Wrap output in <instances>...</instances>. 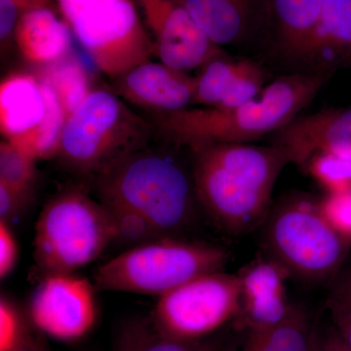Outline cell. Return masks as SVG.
Segmentation results:
<instances>
[{
  "label": "cell",
  "mask_w": 351,
  "mask_h": 351,
  "mask_svg": "<svg viewBox=\"0 0 351 351\" xmlns=\"http://www.w3.org/2000/svg\"><path fill=\"white\" fill-rule=\"evenodd\" d=\"M198 203L219 228L241 234L270 211L279 175L289 159L274 145L208 144L189 147Z\"/></svg>",
  "instance_id": "6da1fadb"
},
{
  "label": "cell",
  "mask_w": 351,
  "mask_h": 351,
  "mask_svg": "<svg viewBox=\"0 0 351 351\" xmlns=\"http://www.w3.org/2000/svg\"><path fill=\"white\" fill-rule=\"evenodd\" d=\"M332 73H290L279 76L257 98L233 108H186L154 113L152 124L179 147L252 144L270 137L311 105Z\"/></svg>",
  "instance_id": "7a4b0ae2"
},
{
  "label": "cell",
  "mask_w": 351,
  "mask_h": 351,
  "mask_svg": "<svg viewBox=\"0 0 351 351\" xmlns=\"http://www.w3.org/2000/svg\"><path fill=\"white\" fill-rule=\"evenodd\" d=\"M91 180L100 202L132 208L165 237L184 232L199 204L191 173L173 157L149 147Z\"/></svg>",
  "instance_id": "3957f363"
},
{
  "label": "cell",
  "mask_w": 351,
  "mask_h": 351,
  "mask_svg": "<svg viewBox=\"0 0 351 351\" xmlns=\"http://www.w3.org/2000/svg\"><path fill=\"white\" fill-rule=\"evenodd\" d=\"M154 132L152 122L113 90L94 88L66 119L56 158L71 172L93 179L147 149Z\"/></svg>",
  "instance_id": "277c9868"
},
{
  "label": "cell",
  "mask_w": 351,
  "mask_h": 351,
  "mask_svg": "<svg viewBox=\"0 0 351 351\" xmlns=\"http://www.w3.org/2000/svg\"><path fill=\"white\" fill-rule=\"evenodd\" d=\"M114 239L110 215L83 186L53 196L36 225L34 260L40 280L71 274L93 262Z\"/></svg>",
  "instance_id": "5b68a950"
},
{
  "label": "cell",
  "mask_w": 351,
  "mask_h": 351,
  "mask_svg": "<svg viewBox=\"0 0 351 351\" xmlns=\"http://www.w3.org/2000/svg\"><path fill=\"white\" fill-rule=\"evenodd\" d=\"M228 253L221 247L164 237L128 249L96 270L97 291L167 294L196 277L221 270Z\"/></svg>",
  "instance_id": "8992f818"
},
{
  "label": "cell",
  "mask_w": 351,
  "mask_h": 351,
  "mask_svg": "<svg viewBox=\"0 0 351 351\" xmlns=\"http://www.w3.org/2000/svg\"><path fill=\"white\" fill-rule=\"evenodd\" d=\"M73 38L112 80L156 56L135 0H55Z\"/></svg>",
  "instance_id": "52a82bcc"
},
{
  "label": "cell",
  "mask_w": 351,
  "mask_h": 351,
  "mask_svg": "<svg viewBox=\"0 0 351 351\" xmlns=\"http://www.w3.org/2000/svg\"><path fill=\"white\" fill-rule=\"evenodd\" d=\"M265 219L267 250L289 276L318 282L339 269L348 243L327 223L318 200L306 195L287 196Z\"/></svg>",
  "instance_id": "ba28073f"
},
{
  "label": "cell",
  "mask_w": 351,
  "mask_h": 351,
  "mask_svg": "<svg viewBox=\"0 0 351 351\" xmlns=\"http://www.w3.org/2000/svg\"><path fill=\"white\" fill-rule=\"evenodd\" d=\"M66 117L43 73L13 71L0 83L3 140L36 159L56 158Z\"/></svg>",
  "instance_id": "9c48e42d"
},
{
  "label": "cell",
  "mask_w": 351,
  "mask_h": 351,
  "mask_svg": "<svg viewBox=\"0 0 351 351\" xmlns=\"http://www.w3.org/2000/svg\"><path fill=\"white\" fill-rule=\"evenodd\" d=\"M240 304L239 276L219 270L159 297L149 318L168 338L195 341L218 334L239 315Z\"/></svg>",
  "instance_id": "30bf717a"
},
{
  "label": "cell",
  "mask_w": 351,
  "mask_h": 351,
  "mask_svg": "<svg viewBox=\"0 0 351 351\" xmlns=\"http://www.w3.org/2000/svg\"><path fill=\"white\" fill-rule=\"evenodd\" d=\"M94 284L71 274L45 277L29 302L32 324L45 336L73 343L87 336L98 320Z\"/></svg>",
  "instance_id": "8fae6325"
},
{
  "label": "cell",
  "mask_w": 351,
  "mask_h": 351,
  "mask_svg": "<svg viewBox=\"0 0 351 351\" xmlns=\"http://www.w3.org/2000/svg\"><path fill=\"white\" fill-rule=\"evenodd\" d=\"M135 1L162 63L188 73L225 54L201 31L182 0Z\"/></svg>",
  "instance_id": "7c38bea8"
},
{
  "label": "cell",
  "mask_w": 351,
  "mask_h": 351,
  "mask_svg": "<svg viewBox=\"0 0 351 351\" xmlns=\"http://www.w3.org/2000/svg\"><path fill=\"white\" fill-rule=\"evenodd\" d=\"M326 0H265L263 47L290 73H308L309 60Z\"/></svg>",
  "instance_id": "4fadbf2b"
},
{
  "label": "cell",
  "mask_w": 351,
  "mask_h": 351,
  "mask_svg": "<svg viewBox=\"0 0 351 351\" xmlns=\"http://www.w3.org/2000/svg\"><path fill=\"white\" fill-rule=\"evenodd\" d=\"M269 138L301 168L318 154L351 156V107L299 115Z\"/></svg>",
  "instance_id": "5bb4252c"
},
{
  "label": "cell",
  "mask_w": 351,
  "mask_h": 351,
  "mask_svg": "<svg viewBox=\"0 0 351 351\" xmlns=\"http://www.w3.org/2000/svg\"><path fill=\"white\" fill-rule=\"evenodd\" d=\"M113 91L131 105L154 113L193 105L195 77L160 62H145L113 80Z\"/></svg>",
  "instance_id": "9a60e30c"
},
{
  "label": "cell",
  "mask_w": 351,
  "mask_h": 351,
  "mask_svg": "<svg viewBox=\"0 0 351 351\" xmlns=\"http://www.w3.org/2000/svg\"><path fill=\"white\" fill-rule=\"evenodd\" d=\"M191 17L214 44H263L267 29L265 0H182Z\"/></svg>",
  "instance_id": "2e32d148"
},
{
  "label": "cell",
  "mask_w": 351,
  "mask_h": 351,
  "mask_svg": "<svg viewBox=\"0 0 351 351\" xmlns=\"http://www.w3.org/2000/svg\"><path fill=\"white\" fill-rule=\"evenodd\" d=\"M73 38L68 25L51 8L25 11L14 34L21 56L43 68L71 54Z\"/></svg>",
  "instance_id": "e0dca14e"
},
{
  "label": "cell",
  "mask_w": 351,
  "mask_h": 351,
  "mask_svg": "<svg viewBox=\"0 0 351 351\" xmlns=\"http://www.w3.org/2000/svg\"><path fill=\"white\" fill-rule=\"evenodd\" d=\"M351 66V0H326L309 60L308 73Z\"/></svg>",
  "instance_id": "ac0fdd59"
},
{
  "label": "cell",
  "mask_w": 351,
  "mask_h": 351,
  "mask_svg": "<svg viewBox=\"0 0 351 351\" xmlns=\"http://www.w3.org/2000/svg\"><path fill=\"white\" fill-rule=\"evenodd\" d=\"M317 332L308 314L293 306L287 317L274 326L247 330L239 346L226 351H315Z\"/></svg>",
  "instance_id": "d6986e66"
},
{
  "label": "cell",
  "mask_w": 351,
  "mask_h": 351,
  "mask_svg": "<svg viewBox=\"0 0 351 351\" xmlns=\"http://www.w3.org/2000/svg\"><path fill=\"white\" fill-rule=\"evenodd\" d=\"M228 348L219 332L195 341L168 338L157 331L149 316L122 323L114 339V351H226Z\"/></svg>",
  "instance_id": "ffe728a7"
},
{
  "label": "cell",
  "mask_w": 351,
  "mask_h": 351,
  "mask_svg": "<svg viewBox=\"0 0 351 351\" xmlns=\"http://www.w3.org/2000/svg\"><path fill=\"white\" fill-rule=\"evenodd\" d=\"M41 73L54 88L66 119L94 89L86 68L73 53L45 66Z\"/></svg>",
  "instance_id": "44dd1931"
},
{
  "label": "cell",
  "mask_w": 351,
  "mask_h": 351,
  "mask_svg": "<svg viewBox=\"0 0 351 351\" xmlns=\"http://www.w3.org/2000/svg\"><path fill=\"white\" fill-rule=\"evenodd\" d=\"M242 58L235 59L225 53L205 64L195 77L193 106L216 107L239 73Z\"/></svg>",
  "instance_id": "7402d4cb"
},
{
  "label": "cell",
  "mask_w": 351,
  "mask_h": 351,
  "mask_svg": "<svg viewBox=\"0 0 351 351\" xmlns=\"http://www.w3.org/2000/svg\"><path fill=\"white\" fill-rule=\"evenodd\" d=\"M107 210L114 230V239L129 249L164 239L156 226L144 215L130 207L112 202H101Z\"/></svg>",
  "instance_id": "603a6c76"
},
{
  "label": "cell",
  "mask_w": 351,
  "mask_h": 351,
  "mask_svg": "<svg viewBox=\"0 0 351 351\" xmlns=\"http://www.w3.org/2000/svg\"><path fill=\"white\" fill-rule=\"evenodd\" d=\"M288 276V272L271 258L254 263L239 276L241 301L286 295L285 279Z\"/></svg>",
  "instance_id": "cb8c5ba5"
},
{
  "label": "cell",
  "mask_w": 351,
  "mask_h": 351,
  "mask_svg": "<svg viewBox=\"0 0 351 351\" xmlns=\"http://www.w3.org/2000/svg\"><path fill=\"white\" fill-rule=\"evenodd\" d=\"M314 181L326 193L351 191V156L337 154H318L304 167Z\"/></svg>",
  "instance_id": "d4e9b609"
},
{
  "label": "cell",
  "mask_w": 351,
  "mask_h": 351,
  "mask_svg": "<svg viewBox=\"0 0 351 351\" xmlns=\"http://www.w3.org/2000/svg\"><path fill=\"white\" fill-rule=\"evenodd\" d=\"M38 171L36 159L10 143H0V182L23 193H34Z\"/></svg>",
  "instance_id": "484cf974"
},
{
  "label": "cell",
  "mask_w": 351,
  "mask_h": 351,
  "mask_svg": "<svg viewBox=\"0 0 351 351\" xmlns=\"http://www.w3.org/2000/svg\"><path fill=\"white\" fill-rule=\"evenodd\" d=\"M267 80V69L262 64L249 58H242L239 73L221 101L214 108H237L254 100L265 89Z\"/></svg>",
  "instance_id": "4316f807"
},
{
  "label": "cell",
  "mask_w": 351,
  "mask_h": 351,
  "mask_svg": "<svg viewBox=\"0 0 351 351\" xmlns=\"http://www.w3.org/2000/svg\"><path fill=\"white\" fill-rule=\"evenodd\" d=\"M34 327L27 311L7 295L0 298V351H11Z\"/></svg>",
  "instance_id": "83f0119b"
},
{
  "label": "cell",
  "mask_w": 351,
  "mask_h": 351,
  "mask_svg": "<svg viewBox=\"0 0 351 351\" xmlns=\"http://www.w3.org/2000/svg\"><path fill=\"white\" fill-rule=\"evenodd\" d=\"M328 309L336 329L337 336L351 351V269L339 279L332 289Z\"/></svg>",
  "instance_id": "f1b7e54d"
},
{
  "label": "cell",
  "mask_w": 351,
  "mask_h": 351,
  "mask_svg": "<svg viewBox=\"0 0 351 351\" xmlns=\"http://www.w3.org/2000/svg\"><path fill=\"white\" fill-rule=\"evenodd\" d=\"M321 214L341 239L351 241V191L327 193L318 200Z\"/></svg>",
  "instance_id": "f546056e"
},
{
  "label": "cell",
  "mask_w": 351,
  "mask_h": 351,
  "mask_svg": "<svg viewBox=\"0 0 351 351\" xmlns=\"http://www.w3.org/2000/svg\"><path fill=\"white\" fill-rule=\"evenodd\" d=\"M32 195L34 193H23L0 182V221L12 226L31 204Z\"/></svg>",
  "instance_id": "4dcf8cb0"
},
{
  "label": "cell",
  "mask_w": 351,
  "mask_h": 351,
  "mask_svg": "<svg viewBox=\"0 0 351 351\" xmlns=\"http://www.w3.org/2000/svg\"><path fill=\"white\" fill-rule=\"evenodd\" d=\"M19 258V246L12 230L6 221H0V278H6L12 272Z\"/></svg>",
  "instance_id": "1f68e13d"
},
{
  "label": "cell",
  "mask_w": 351,
  "mask_h": 351,
  "mask_svg": "<svg viewBox=\"0 0 351 351\" xmlns=\"http://www.w3.org/2000/svg\"><path fill=\"white\" fill-rule=\"evenodd\" d=\"M23 13L13 0H0V40L2 46L14 38Z\"/></svg>",
  "instance_id": "d6a6232c"
},
{
  "label": "cell",
  "mask_w": 351,
  "mask_h": 351,
  "mask_svg": "<svg viewBox=\"0 0 351 351\" xmlns=\"http://www.w3.org/2000/svg\"><path fill=\"white\" fill-rule=\"evenodd\" d=\"M44 336L45 335L34 326L19 345L11 351H50Z\"/></svg>",
  "instance_id": "836d02e7"
},
{
  "label": "cell",
  "mask_w": 351,
  "mask_h": 351,
  "mask_svg": "<svg viewBox=\"0 0 351 351\" xmlns=\"http://www.w3.org/2000/svg\"><path fill=\"white\" fill-rule=\"evenodd\" d=\"M315 351H348L346 350L343 343H341V339L338 338L336 332L331 335V336L325 337V338H320L317 335L316 339Z\"/></svg>",
  "instance_id": "e575fe53"
},
{
  "label": "cell",
  "mask_w": 351,
  "mask_h": 351,
  "mask_svg": "<svg viewBox=\"0 0 351 351\" xmlns=\"http://www.w3.org/2000/svg\"><path fill=\"white\" fill-rule=\"evenodd\" d=\"M23 12L38 10V9L51 8L55 0H13Z\"/></svg>",
  "instance_id": "d590c367"
}]
</instances>
